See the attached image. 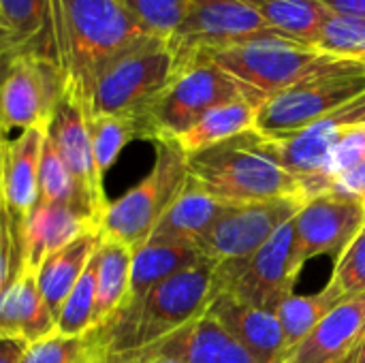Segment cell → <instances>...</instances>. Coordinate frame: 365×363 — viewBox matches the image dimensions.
<instances>
[{"mask_svg":"<svg viewBox=\"0 0 365 363\" xmlns=\"http://www.w3.org/2000/svg\"><path fill=\"white\" fill-rule=\"evenodd\" d=\"M214 295V263L203 259L156 285L143 300L122 308L101 329L90 332V347L107 359L143 351L203 315Z\"/></svg>","mask_w":365,"mask_h":363,"instance_id":"cell-1","label":"cell"},{"mask_svg":"<svg viewBox=\"0 0 365 363\" xmlns=\"http://www.w3.org/2000/svg\"><path fill=\"white\" fill-rule=\"evenodd\" d=\"M188 156V175L212 197L237 205L276 197H304L299 180L289 173L276 141L248 128Z\"/></svg>","mask_w":365,"mask_h":363,"instance_id":"cell-2","label":"cell"},{"mask_svg":"<svg viewBox=\"0 0 365 363\" xmlns=\"http://www.w3.org/2000/svg\"><path fill=\"white\" fill-rule=\"evenodd\" d=\"M56 58L83 96L94 77L148 34L118 0H51Z\"/></svg>","mask_w":365,"mask_h":363,"instance_id":"cell-3","label":"cell"},{"mask_svg":"<svg viewBox=\"0 0 365 363\" xmlns=\"http://www.w3.org/2000/svg\"><path fill=\"white\" fill-rule=\"evenodd\" d=\"M207 58L227 71L240 83L244 96L257 107L308 77L336 71L351 62L349 58L327 56L312 45L280 34L237 43Z\"/></svg>","mask_w":365,"mask_h":363,"instance_id":"cell-4","label":"cell"},{"mask_svg":"<svg viewBox=\"0 0 365 363\" xmlns=\"http://www.w3.org/2000/svg\"><path fill=\"white\" fill-rule=\"evenodd\" d=\"M152 143L156 158L150 173L122 197L107 203L98 223L101 235L128 246L133 252L152 237L188 180V156L178 139L160 137Z\"/></svg>","mask_w":365,"mask_h":363,"instance_id":"cell-5","label":"cell"},{"mask_svg":"<svg viewBox=\"0 0 365 363\" xmlns=\"http://www.w3.org/2000/svg\"><path fill=\"white\" fill-rule=\"evenodd\" d=\"M175 75L167 39L145 36L113 58L92 81L83 101L92 116L141 118Z\"/></svg>","mask_w":365,"mask_h":363,"instance_id":"cell-6","label":"cell"},{"mask_svg":"<svg viewBox=\"0 0 365 363\" xmlns=\"http://www.w3.org/2000/svg\"><path fill=\"white\" fill-rule=\"evenodd\" d=\"M304 203V197H276L237 203L214 223V227L197 242V248L207 261L214 263L216 295L225 289L229 278L269 242L278 229L297 216Z\"/></svg>","mask_w":365,"mask_h":363,"instance_id":"cell-7","label":"cell"},{"mask_svg":"<svg viewBox=\"0 0 365 363\" xmlns=\"http://www.w3.org/2000/svg\"><path fill=\"white\" fill-rule=\"evenodd\" d=\"M237 98H246L240 83L214 60L197 58L175 71L171 83L139 118L145 141L178 139L210 109Z\"/></svg>","mask_w":365,"mask_h":363,"instance_id":"cell-8","label":"cell"},{"mask_svg":"<svg viewBox=\"0 0 365 363\" xmlns=\"http://www.w3.org/2000/svg\"><path fill=\"white\" fill-rule=\"evenodd\" d=\"M364 92L365 60H351L267 98L257 111L255 131L274 141L289 139Z\"/></svg>","mask_w":365,"mask_h":363,"instance_id":"cell-9","label":"cell"},{"mask_svg":"<svg viewBox=\"0 0 365 363\" xmlns=\"http://www.w3.org/2000/svg\"><path fill=\"white\" fill-rule=\"evenodd\" d=\"M276 34L255 4L242 0H190L175 32L167 39L175 71L225 47Z\"/></svg>","mask_w":365,"mask_h":363,"instance_id":"cell-10","label":"cell"},{"mask_svg":"<svg viewBox=\"0 0 365 363\" xmlns=\"http://www.w3.org/2000/svg\"><path fill=\"white\" fill-rule=\"evenodd\" d=\"M64 88L66 77L58 62L38 56H19L0 83L2 133L47 126Z\"/></svg>","mask_w":365,"mask_h":363,"instance_id":"cell-11","label":"cell"},{"mask_svg":"<svg viewBox=\"0 0 365 363\" xmlns=\"http://www.w3.org/2000/svg\"><path fill=\"white\" fill-rule=\"evenodd\" d=\"M365 227V205L359 197L323 193L304 203L293 218V261L302 270L319 255H340Z\"/></svg>","mask_w":365,"mask_h":363,"instance_id":"cell-12","label":"cell"},{"mask_svg":"<svg viewBox=\"0 0 365 363\" xmlns=\"http://www.w3.org/2000/svg\"><path fill=\"white\" fill-rule=\"evenodd\" d=\"M293 240L295 233L291 220L229 278L220 293H229L259 310L276 312V308L293 293V285L302 272L293 261Z\"/></svg>","mask_w":365,"mask_h":363,"instance_id":"cell-13","label":"cell"},{"mask_svg":"<svg viewBox=\"0 0 365 363\" xmlns=\"http://www.w3.org/2000/svg\"><path fill=\"white\" fill-rule=\"evenodd\" d=\"M47 137L56 145L60 158L73 173L75 182L79 184L83 197L88 199L92 212L96 214L98 223L107 208L105 186L96 173L94 156H92V141H90V126H88V107L83 94L66 81L64 94L60 96L49 124Z\"/></svg>","mask_w":365,"mask_h":363,"instance_id":"cell-14","label":"cell"},{"mask_svg":"<svg viewBox=\"0 0 365 363\" xmlns=\"http://www.w3.org/2000/svg\"><path fill=\"white\" fill-rule=\"evenodd\" d=\"M365 126V92L346 105L338 107L329 116L310 124L308 128L295 133L289 139L276 141L278 158L282 167L293 173L306 195L308 184L323 169L334 145L353 128ZM308 201V199H306Z\"/></svg>","mask_w":365,"mask_h":363,"instance_id":"cell-15","label":"cell"},{"mask_svg":"<svg viewBox=\"0 0 365 363\" xmlns=\"http://www.w3.org/2000/svg\"><path fill=\"white\" fill-rule=\"evenodd\" d=\"M365 340V293L334 306L284 363H355Z\"/></svg>","mask_w":365,"mask_h":363,"instance_id":"cell-16","label":"cell"},{"mask_svg":"<svg viewBox=\"0 0 365 363\" xmlns=\"http://www.w3.org/2000/svg\"><path fill=\"white\" fill-rule=\"evenodd\" d=\"M207 312L257 363H284L289 347L276 312L248 306L229 293H218L210 302Z\"/></svg>","mask_w":365,"mask_h":363,"instance_id":"cell-17","label":"cell"},{"mask_svg":"<svg viewBox=\"0 0 365 363\" xmlns=\"http://www.w3.org/2000/svg\"><path fill=\"white\" fill-rule=\"evenodd\" d=\"M143 353L180 363H257L207 310Z\"/></svg>","mask_w":365,"mask_h":363,"instance_id":"cell-18","label":"cell"},{"mask_svg":"<svg viewBox=\"0 0 365 363\" xmlns=\"http://www.w3.org/2000/svg\"><path fill=\"white\" fill-rule=\"evenodd\" d=\"M98 229L96 220L86 212L60 203H34L24 220V267L36 276L41 265L60 248Z\"/></svg>","mask_w":365,"mask_h":363,"instance_id":"cell-19","label":"cell"},{"mask_svg":"<svg viewBox=\"0 0 365 363\" xmlns=\"http://www.w3.org/2000/svg\"><path fill=\"white\" fill-rule=\"evenodd\" d=\"M47 137V126H32L6 143L2 165L0 203L17 220H26L38 197L41 152Z\"/></svg>","mask_w":365,"mask_h":363,"instance_id":"cell-20","label":"cell"},{"mask_svg":"<svg viewBox=\"0 0 365 363\" xmlns=\"http://www.w3.org/2000/svg\"><path fill=\"white\" fill-rule=\"evenodd\" d=\"M231 208L216 197H212L197 180L188 175L184 188L165 212L148 242H169V244H192L214 227V223ZM145 242V244H148Z\"/></svg>","mask_w":365,"mask_h":363,"instance_id":"cell-21","label":"cell"},{"mask_svg":"<svg viewBox=\"0 0 365 363\" xmlns=\"http://www.w3.org/2000/svg\"><path fill=\"white\" fill-rule=\"evenodd\" d=\"M51 334H56V319L41 297L36 278L24 272L0 295V336L32 344Z\"/></svg>","mask_w":365,"mask_h":363,"instance_id":"cell-22","label":"cell"},{"mask_svg":"<svg viewBox=\"0 0 365 363\" xmlns=\"http://www.w3.org/2000/svg\"><path fill=\"white\" fill-rule=\"evenodd\" d=\"M101 242V231H86L58 252H53L36 272V285L41 291V297L53 319H58L62 304L66 302L68 293L77 285L79 276L86 272L88 263L92 261L96 248Z\"/></svg>","mask_w":365,"mask_h":363,"instance_id":"cell-23","label":"cell"},{"mask_svg":"<svg viewBox=\"0 0 365 363\" xmlns=\"http://www.w3.org/2000/svg\"><path fill=\"white\" fill-rule=\"evenodd\" d=\"M205 257L192 244H169V242H148L133 252L130 265V287L128 297L122 308L143 300L156 285L180 274L203 261ZM120 308V310H122Z\"/></svg>","mask_w":365,"mask_h":363,"instance_id":"cell-24","label":"cell"},{"mask_svg":"<svg viewBox=\"0 0 365 363\" xmlns=\"http://www.w3.org/2000/svg\"><path fill=\"white\" fill-rule=\"evenodd\" d=\"M0 21L21 56L58 62L51 0H0Z\"/></svg>","mask_w":365,"mask_h":363,"instance_id":"cell-25","label":"cell"},{"mask_svg":"<svg viewBox=\"0 0 365 363\" xmlns=\"http://www.w3.org/2000/svg\"><path fill=\"white\" fill-rule=\"evenodd\" d=\"M96 263V302H94V329L107 325L124 306L130 287L133 250L111 237L101 235L94 252Z\"/></svg>","mask_w":365,"mask_h":363,"instance_id":"cell-26","label":"cell"},{"mask_svg":"<svg viewBox=\"0 0 365 363\" xmlns=\"http://www.w3.org/2000/svg\"><path fill=\"white\" fill-rule=\"evenodd\" d=\"M259 107L248 98H237L210 109L188 133L178 137V143L186 154H195L210 145H216L233 135L255 128Z\"/></svg>","mask_w":365,"mask_h":363,"instance_id":"cell-27","label":"cell"},{"mask_svg":"<svg viewBox=\"0 0 365 363\" xmlns=\"http://www.w3.org/2000/svg\"><path fill=\"white\" fill-rule=\"evenodd\" d=\"M255 6L276 34L312 47L331 13L321 0H261Z\"/></svg>","mask_w":365,"mask_h":363,"instance_id":"cell-28","label":"cell"},{"mask_svg":"<svg viewBox=\"0 0 365 363\" xmlns=\"http://www.w3.org/2000/svg\"><path fill=\"white\" fill-rule=\"evenodd\" d=\"M90 126V141H92V156L94 167L101 180H105L107 171L115 165L122 150L135 141L145 139L143 126L139 118L128 116H92L88 113Z\"/></svg>","mask_w":365,"mask_h":363,"instance_id":"cell-29","label":"cell"},{"mask_svg":"<svg viewBox=\"0 0 365 363\" xmlns=\"http://www.w3.org/2000/svg\"><path fill=\"white\" fill-rule=\"evenodd\" d=\"M36 203H60V205H71L81 212H86L90 218L96 220V214L92 212L88 199L83 197L79 184L75 182L73 173L60 158L56 145L45 137L43 152H41V167H38V197Z\"/></svg>","mask_w":365,"mask_h":363,"instance_id":"cell-30","label":"cell"},{"mask_svg":"<svg viewBox=\"0 0 365 363\" xmlns=\"http://www.w3.org/2000/svg\"><path fill=\"white\" fill-rule=\"evenodd\" d=\"M94 302H96V263L94 257L77 285L68 293L56 319V334L66 338H81L92 332L94 325Z\"/></svg>","mask_w":365,"mask_h":363,"instance_id":"cell-31","label":"cell"},{"mask_svg":"<svg viewBox=\"0 0 365 363\" xmlns=\"http://www.w3.org/2000/svg\"><path fill=\"white\" fill-rule=\"evenodd\" d=\"M334 306L325 300L323 293L319 295H297L291 293L278 308L276 317L280 321V327L284 332V340L289 347V353L310 336V332L321 323V319L331 310Z\"/></svg>","mask_w":365,"mask_h":363,"instance_id":"cell-32","label":"cell"},{"mask_svg":"<svg viewBox=\"0 0 365 363\" xmlns=\"http://www.w3.org/2000/svg\"><path fill=\"white\" fill-rule=\"evenodd\" d=\"M331 306L365 293V227L340 255L329 285L321 291Z\"/></svg>","mask_w":365,"mask_h":363,"instance_id":"cell-33","label":"cell"},{"mask_svg":"<svg viewBox=\"0 0 365 363\" xmlns=\"http://www.w3.org/2000/svg\"><path fill=\"white\" fill-rule=\"evenodd\" d=\"M314 47L327 56L365 60V19L329 13Z\"/></svg>","mask_w":365,"mask_h":363,"instance_id":"cell-34","label":"cell"},{"mask_svg":"<svg viewBox=\"0 0 365 363\" xmlns=\"http://www.w3.org/2000/svg\"><path fill=\"white\" fill-rule=\"evenodd\" d=\"M122 9L152 36L169 39L184 19L190 0H118Z\"/></svg>","mask_w":365,"mask_h":363,"instance_id":"cell-35","label":"cell"},{"mask_svg":"<svg viewBox=\"0 0 365 363\" xmlns=\"http://www.w3.org/2000/svg\"><path fill=\"white\" fill-rule=\"evenodd\" d=\"M24 272V223L0 203V295Z\"/></svg>","mask_w":365,"mask_h":363,"instance_id":"cell-36","label":"cell"},{"mask_svg":"<svg viewBox=\"0 0 365 363\" xmlns=\"http://www.w3.org/2000/svg\"><path fill=\"white\" fill-rule=\"evenodd\" d=\"M90 351V338H66L51 334L43 340L28 344L21 363H77Z\"/></svg>","mask_w":365,"mask_h":363,"instance_id":"cell-37","label":"cell"},{"mask_svg":"<svg viewBox=\"0 0 365 363\" xmlns=\"http://www.w3.org/2000/svg\"><path fill=\"white\" fill-rule=\"evenodd\" d=\"M331 190L340 195H349V197H361V193L365 190V160L353 171H349L346 175H342L331 186Z\"/></svg>","mask_w":365,"mask_h":363,"instance_id":"cell-38","label":"cell"},{"mask_svg":"<svg viewBox=\"0 0 365 363\" xmlns=\"http://www.w3.org/2000/svg\"><path fill=\"white\" fill-rule=\"evenodd\" d=\"M21 53L17 51V47L13 45V41L9 39L6 30L0 28V83L4 81L6 73L11 71V66L15 64V60L19 58Z\"/></svg>","mask_w":365,"mask_h":363,"instance_id":"cell-39","label":"cell"},{"mask_svg":"<svg viewBox=\"0 0 365 363\" xmlns=\"http://www.w3.org/2000/svg\"><path fill=\"white\" fill-rule=\"evenodd\" d=\"M331 13L365 19V0H321Z\"/></svg>","mask_w":365,"mask_h":363,"instance_id":"cell-40","label":"cell"},{"mask_svg":"<svg viewBox=\"0 0 365 363\" xmlns=\"http://www.w3.org/2000/svg\"><path fill=\"white\" fill-rule=\"evenodd\" d=\"M28 342L19 338H2L0 336V363H21Z\"/></svg>","mask_w":365,"mask_h":363,"instance_id":"cell-41","label":"cell"},{"mask_svg":"<svg viewBox=\"0 0 365 363\" xmlns=\"http://www.w3.org/2000/svg\"><path fill=\"white\" fill-rule=\"evenodd\" d=\"M103 357V355H101ZM107 359V357H105ZM111 363H180L173 362V359H167V357H158V355H150V353H130V355H122V357H115V359H109Z\"/></svg>","mask_w":365,"mask_h":363,"instance_id":"cell-42","label":"cell"},{"mask_svg":"<svg viewBox=\"0 0 365 363\" xmlns=\"http://www.w3.org/2000/svg\"><path fill=\"white\" fill-rule=\"evenodd\" d=\"M6 135L0 128V186H2V165H4V152H6Z\"/></svg>","mask_w":365,"mask_h":363,"instance_id":"cell-43","label":"cell"},{"mask_svg":"<svg viewBox=\"0 0 365 363\" xmlns=\"http://www.w3.org/2000/svg\"><path fill=\"white\" fill-rule=\"evenodd\" d=\"M90 363H111L109 359H105V357H101V355H96L94 351H92V347H90Z\"/></svg>","mask_w":365,"mask_h":363,"instance_id":"cell-44","label":"cell"},{"mask_svg":"<svg viewBox=\"0 0 365 363\" xmlns=\"http://www.w3.org/2000/svg\"><path fill=\"white\" fill-rule=\"evenodd\" d=\"M355 363H365V340L361 349H359V353H357V357H355Z\"/></svg>","mask_w":365,"mask_h":363,"instance_id":"cell-45","label":"cell"},{"mask_svg":"<svg viewBox=\"0 0 365 363\" xmlns=\"http://www.w3.org/2000/svg\"><path fill=\"white\" fill-rule=\"evenodd\" d=\"M77 363H90V351L86 353V357H81V359H79Z\"/></svg>","mask_w":365,"mask_h":363,"instance_id":"cell-46","label":"cell"},{"mask_svg":"<svg viewBox=\"0 0 365 363\" xmlns=\"http://www.w3.org/2000/svg\"><path fill=\"white\" fill-rule=\"evenodd\" d=\"M242 2H248V4H259L261 0H242Z\"/></svg>","mask_w":365,"mask_h":363,"instance_id":"cell-47","label":"cell"},{"mask_svg":"<svg viewBox=\"0 0 365 363\" xmlns=\"http://www.w3.org/2000/svg\"><path fill=\"white\" fill-rule=\"evenodd\" d=\"M359 199H361V203H364V205H365V190H364V193H361V197H359Z\"/></svg>","mask_w":365,"mask_h":363,"instance_id":"cell-48","label":"cell"},{"mask_svg":"<svg viewBox=\"0 0 365 363\" xmlns=\"http://www.w3.org/2000/svg\"><path fill=\"white\" fill-rule=\"evenodd\" d=\"M0 28H2V21H0Z\"/></svg>","mask_w":365,"mask_h":363,"instance_id":"cell-49","label":"cell"}]
</instances>
